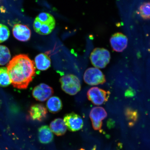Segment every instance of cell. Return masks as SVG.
Returning <instances> with one entry per match:
<instances>
[{
  "label": "cell",
  "mask_w": 150,
  "mask_h": 150,
  "mask_svg": "<svg viewBox=\"0 0 150 150\" xmlns=\"http://www.w3.org/2000/svg\"><path fill=\"white\" fill-rule=\"evenodd\" d=\"M59 81L62 89L69 95H76L81 89L79 79L74 74L65 75L62 77Z\"/></svg>",
  "instance_id": "obj_2"
},
{
  "label": "cell",
  "mask_w": 150,
  "mask_h": 150,
  "mask_svg": "<svg viewBox=\"0 0 150 150\" xmlns=\"http://www.w3.org/2000/svg\"><path fill=\"white\" fill-rule=\"evenodd\" d=\"M110 42L114 51L121 52L127 47L128 39L123 33H117L112 35L110 39Z\"/></svg>",
  "instance_id": "obj_9"
},
{
  "label": "cell",
  "mask_w": 150,
  "mask_h": 150,
  "mask_svg": "<svg viewBox=\"0 0 150 150\" xmlns=\"http://www.w3.org/2000/svg\"><path fill=\"white\" fill-rule=\"evenodd\" d=\"M125 115L129 121V125L131 126L134 125L138 117L137 112L131 108H128L125 110Z\"/></svg>",
  "instance_id": "obj_19"
},
{
  "label": "cell",
  "mask_w": 150,
  "mask_h": 150,
  "mask_svg": "<svg viewBox=\"0 0 150 150\" xmlns=\"http://www.w3.org/2000/svg\"><path fill=\"white\" fill-rule=\"evenodd\" d=\"M11 59V55L9 49L5 46L0 45V65L6 64Z\"/></svg>",
  "instance_id": "obj_17"
},
{
  "label": "cell",
  "mask_w": 150,
  "mask_h": 150,
  "mask_svg": "<svg viewBox=\"0 0 150 150\" xmlns=\"http://www.w3.org/2000/svg\"><path fill=\"white\" fill-rule=\"evenodd\" d=\"M90 59L94 66L97 68H104L110 62V52L106 49L96 48L92 52Z\"/></svg>",
  "instance_id": "obj_3"
},
{
  "label": "cell",
  "mask_w": 150,
  "mask_h": 150,
  "mask_svg": "<svg viewBox=\"0 0 150 150\" xmlns=\"http://www.w3.org/2000/svg\"><path fill=\"white\" fill-rule=\"evenodd\" d=\"M13 87L26 89L35 74L34 62L26 54H20L12 58L6 67Z\"/></svg>",
  "instance_id": "obj_1"
},
{
  "label": "cell",
  "mask_w": 150,
  "mask_h": 150,
  "mask_svg": "<svg viewBox=\"0 0 150 150\" xmlns=\"http://www.w3.org/2000/svg\"><path fill=\"white\" fill-rule=\"evenodd\" d=\"M110 91L97 87H93L90 89L87 93L88 100L96 105H100L107 102L109 98Z\"/></svg>",
  "instance_id": "obj_5"
},
{
  "label": "cell",
  "mask_w": 150,
  "mask_h": 150,
  "mask_svg": "<svg viewBox=\"0 0 150 150\" xmlns=\"http://www.w3.org/2000/svg\"><path fill=\"white\" fill-rule=\"evenodd\" d=\"M13 34L18 40L25 42L31 37V31L27 26L21 24H15L13 29Z\"/></svg>",
  "instance_id": "obj_11"
},
{
  "label": "cell",
  "mask_w": 150,
  "mask_h": 150,
  "mask_svg": "<svg viewBox=\"0 0 150 150\" xmlns=\"http://www.w3.org/2000/svg\"><path fill=\"white\" fill-rule=\"evenodd\" d=\"M107 115L105 110L101 107H95L92 109L89 116L95 130H99L102 128V121L105 119Z\"/></svg>",
  "instance_id": "obj_7"
},
{
  "label": "cell",
  "mask_w": 150,
  "mask_h": 150,
  "mask_svg": "<svg viewBox=\"0 0 150 150\" xmlns=\"http://www.w3.org/2000/svg\"><path fill=\"white\" fill-rule=\"evenodd\" d=\"M50 128L52 132L57 136L63 135L67 130V127L64 121L60 118L55 119L51 122Z\"/></svg>",
  "instance_id": "obj_14"
},
{
  "label": "cell",
  "mask_w": 150,
  "mask_h": 150,
  "mask_svg": "<svg viewBox=\"0 0 150 150\" xmlns=\"http://www.w3.org/2000/svg\"><path fill=\"white\" fill-rule=\"evenodd\" d=\"M36 18L42 23H50L55 21V18L52 15L46 12L40 13Z\"/></svg>",
  "instance_id": "obj_21"
},
{
  "label": "cell",
  "mask_w": 150,
  "mask_h": 150,
  "mask_svg": "<svg viewBox=\"0 0 150 150\" xmlns=\"http://www.w3.org/2000/svg\"><path fill=\"white\" fill-rule=\"evenodd\" d=\"M38 137L41 143L48 144L51 142L54 139L52 131L47 125H43L39 127L38 131Z\"/></svg>",
  "instance_id": "obj_13"
},
{
  "label": "cell",
  "mask_w": 150,
  "mask_h": 150,
  "mask_svg": "<svg viewBox=\"0 0 150 150\" xmlns=\"http://www.w3.org/2000/svg\"><path fill=\"white\" fill-rule=\"evenodd\" d=\"M83 79L86 83L91 86L103 84L106 81L105 75L96 67L87 69L84 74Z\"/></svg>",
  "instance_id": "obj_4"
},
{
  "label": "cell",
  "mask_w": 150,
  "mask_h": 150,
  "mask_svg": "<svg viewBox=\"0 0 150 150\" xmlns=\"http://www.w3.org/2000/svg\"><path fill=\"white\" fill-rule=\"evenodd\" d=\"M55 21L50 23H42L37 33L42 35L50 34L55 28Z\"/></svg>",
  "instance_id": "obj_18"
},
{
  "label": "cell",
  "mask_w": 150,
  "mask_h": 150,
  "mask_svg": "<svg viewBox=\"0 0 150 150\" xmlns=\"http://www.w3.org/2000/svg\"><path fill=\"white\" fill-rule=\"evenodd\" d=\"M64 121L67 128L72 132L79 130L83 127V122L81 117L74 112L65 115Z\"/></svg>",
  "instance_id": "obj_8"
},
{
  "label": "cell",
  "mask_w": 150,
  "mask_h": 150,
  "mask_svg": "<svg viewBox=\"0 0 150 150\" xmlns=\"http://www.w3.org/2000/svg\"><path fill=\"white\" fill-rule=\"evenodd\" d=\"M10 35L8 28L4 24H0V43L5 42Z\"/></svg>",
  "instance_id": "obj_22"
},
{
  "label": "cell",
  "mask_w": 150,
  "mask_h": 150,
  "mask_svg": "<svg viewBox=\"0 0 150 150\" xmlns=\"http://www.w3.org/2000/svg\"><path fill=\"white\" fill-rule=\"evenodd\" d=\"M42 23L36 18L33 23V29L35 32L38 33Z\"/></svg>",
  "instance_id": "obj_23"
},
{
  "label": "cell",
  "mask_w": 150,
  "mask_h": 150,
  "mask_svg": "<svg viewBox=\"0 0 150 150\" xmlns=\"http://www.w3.org/2000/svg\"><path fill=\"white\" fill-rule=\"evenodd\" d=\"M12 83L6 67H0V86L6 87Z\"/></svg>",
  "instance_id": "obj_16"
},
{
  "label": "cell",
  "mask_w": 150,
  "mask_h": 150,
  "mask_svg": "<svg viewBox=\"0 0 150 150\" xmlns=\"http://www.w3.org/2000/svg\"><path fill=\"white\" fill-rule=\"evenodd\" d=\"M46 106L50 112L56 113L62 110L63 107L62 103L59 97L52 96L48 99L46 103Z\"/></svg>",
  "instance_id": "obj_15"
},
{
  "label": "cell",
  "mask_w": 150,
  "mask_h": 150,
  "mask_svg": "<svg viewBox=\"0 0 150 150\" xmlns=\"http://www.w3.org/2000/svg\"><path fill=\"white\" fill-rule=\"evenodd\" d=\"M28 112L31 119L39 122L44 121L47 115L46 108L42 104L32 105L30 108Z\"/></svg>",
  "instance_id": "obj_10"
},
{
  "label": "cell",
  "mask_w": 150,
  "mask_h": 150,
  "mask_svg": "<svg viewBox=\"0 0 150 150\" xmlns=\"http://www.w3.org/2000/svg\"><path fill=\"white\" fill-rule=\"evenodd\" d=\"M35 64L38 70L45 71L51 66V60L47 54L46 53H40L35 58Z\"/></svg>",
  "instance_id": "obj_12"
},
{
  "label": "cell",
  "mask_w": 150,
  "mask_h": 150,
  "mask_svg": "<svg viewBox=\"0 0 150 150\" xmlns=\"http://www.w3.org/2000/svg\"><path fill=\"white\" fill-rule=\"evenodd\" d=\"M54 93V90L51 87L45 83L39 84L34 88L32 95L37 101L44 102L51 97Z\"/></svg>",
  "instance_id": "obj_6"
},
{
  "label": "cell",
  "mask_w": 150,
  "mask_h": 150,
  "mask_svg": "<svg viewBox=\"0 0 150 150\" xmlns=\"http://www.w3.org/2000/svg\"><path fill=\"white\" fill-rule=\"evenodd\" d=\"M140 16L144 19H150V2L144 3L140 6L139 8Z\"/></svg>",
  "instance_id": "obj_20"
}]
</instances>
